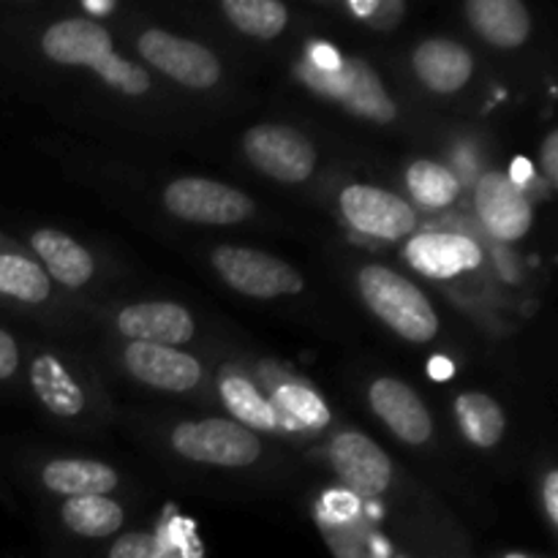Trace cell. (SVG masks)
I'll return each mask as SVG.
<instances>
[{
    "instance_id": "6da1fadb",
    "label": "cell",
    "mask_w": 558,
    "mask_h": 558,
    "mask_svg": "<svg viewBox=\"0 0 558 558\" xmlns=\"http://www.w3.org/2000/svg\"><path fill=\"white\" fill-rule=\"evenodd\" d=\"M38 49L58 65H85L123 96H145L153 85L150 74L142 65L114 52L107 27L87 16L52 22L38 38Z\"/></svg>"
},
{
    "instance_id": "7a4b0ae2",
    "label": "cell",
    "mask_w": 558,
    "mask_h": 558,
    "mask_svg": "<svg viewBox=\"0 0 558 558\" xmlns=\"http://www.w3.org/2000/svg\"><path fill=\"white\" fill-rule=\"evenodd\" d=\"M357 292L371 314L409 343H430L439 336V314L428 294L401 272L385 265L357 270Z\"/></svg>"
},
{
    "instance_id": "3957f363",
    "label": "cell",
    "mask_w": 558,
    "mask_h": 558,
    "mask_svg": "<svg viewBox=\"0 0 558 558\" xmlns=\"http://www.w3.org/2000/svg\"><path fill=\"white\" fill-rule=\"evenodd\" d=\"M298 76L314 93L341 104L347 112L371 120V123L387 125L398 118V104L392 101L385 82L365 60L343 58L336 65L305 60L298 69Z\"/></svg>"
},
{
    "instance_id": "277c9868",
    "label": "cell",
    "mask_w": 558,
    "mask_h": 558,
    "mask_svg": "<svg viewBox=\"0 0 558 558\" xmlns=\"http://www.w3.org/2000/svg\"><path fill=\"white\" fill-rule=\"evenodd\" d=\"M169 445L180 458L216 469H245L262 458V439L234 420L205 417L174 425Z\"/></svg>"
},
{
    "instance_id": "5b68a950",
    "label": "cell",
    "mask_w": 558,
    "mask_h": 558,
    "mask_svg": "<svg viewBox=\"0 0 558 558\" xmlns=\"http://www.w3.org/2000/svg\"><path fill=\"white\" fill-rule=\"evenodd\" d=\"M210 262L221 281L245 298H289V294H300L305 287V278L298 267L259 248L218 245L210 254Z\"/></svg>"
},
{
    "instance_id": "8992f818",
    "label": "cell",
    "mask_w": 558,
    "mask_h": 558,
    "mask_svg": "<svg viewBox=\"0 0 558 558\" xmlns=\"http://www.w3.org/2000/svg\"><path fill=\"white\" fill-rule=\"evenodd\" d=\"M243 153L265 178L283 185L308 180L319 163L314 142L287 123H259L245 131Z\"/></svg>"
},
{
    "instance_id": "52a82bcc",
    "label": "cell",
    "mask_w": 558,
    "mask_h": 558,
    "mask_svg": "<svg viewBox=\"0 0 558 558\" xmlns=\"http://www.w3.org/2000/svg\"><path fill=\"white\" fill-rule=\"evenodd\" d=\"M161 202L174 218L202 227H232L254 216V199L245 191L207 178L172 180Z\"/></svg>"
},
{
    "instance_id": "ba28073f",
    "label": "cell",
    "mask_w": 558,
    "mask_h": 558,
    "mask_svg": "<svg viewBox=\"0 0 558 558\" xmlns=\"http://www.w3.org/2000/svg\"><path fill=\"white\" fill-rule=\"evenodd\" d=\"M338 207L354 232L385 243L412 238L417 229V210L412 202L379 185L349 183L338 194Z\"/></svg>"
},
{
    "instance_id": "9c48e42d",
    "label": "cell",
    "mask_w": 558,
    "mask_h": 558,
    "mask_svg": "<svg viewBox=\"0 0 558 558\" xmlns=\"http://www.w3.org/2000/svg\"><path fill=\"white\" fill-rule=\"evenodd\" d=\"M136 49L161 74L174 80L178 85L191 87V90H210L221 82L223 65L213 49L194 38L174 36V33L161 31V27H147L136 38Z\"/></svg>"
},
{
    "instance_id": "30bf717a",
    "label": "cell",
    "mask_w": 558,
    "mask_h": 558,
    "mask_svg": "<svg viewBox=\"0 0 558 558\" xmlns=\"http://www.w3.org/2000/svg\"><path fill=\"white\" fill-rule=\"evenodd\" d=\"M327 458L343 488L363 499L385 496L392 485V461L371 436L360 430H338L327 447Z\"/></svg>"
},
{
    "instance_id": "8fae6325",
    "label": "cell",
    "mask_w": 558,
    "mask_h": 558,
    "mask_svg": "<svg viewBox=\"0 0 558 558\" xmlns=\"http://www.w3.org/2000/svg\"><path fill=\"white\" fill-rule=\"evenodd\" d=\"M474 210H477L485 232L501 243H518L532 232V199L523 194V189L510 174L499 172V169L480 174L477 185H474Z\"/></svg>"
},
{
    "instance_id": "7c38bea8",
    "label": "cell",
    "mask_w": 558,
    "mask_h": 558,
    "mask_svg": "<svg viewBox=\"0 0 558 558\" xmlns=\"http://www.w3.org/2000/svg\"><path fill=\"white\" fill-rule=\"evenodd\" d=\"M123 365L136 381L161 392H194L205 381V368L189 352L156 343H125Z\"/></svg>"
},
{
    "instance_id": "4fadbf2b",
    "label": "cell",
    "mask_w": 558,
    "mask_h": 558,
    "mask_svg": "<svg viewBox=\"0 0 558 558\" xmlns=\"http://www.w3.org/2000/svg\"><path fill=\"white\" fill-rule=\"evenodd\" d=\"M368 403L376 417L407 445H428L434 436V417L412 385L392 376H379L368 387Z\"/></svg>"
},
{
    "instance_id": "5bb4252c",
    "label": "cell",
    "mask_w": 558,
    "mask_h": 558,
    "mask_svg": "<svg viewBox=\"0 0 558 558\" xmlns=\"http://www.w3.org/2000/svg\"><path fill=\"white\" fill-rule=\"evenodd\" d=\"M403 259L420 276L434 278V281H450V278L477 270L485 256L480 243H474L466 234L423 232L409 238Z\"/></svg>"
},
{
    "instance_id": "9a60e30c",
    "label": "cell",
    "mask_w": 558,
    "mask_h": 558,
    "mask_svg": "<svg viewBox=\"0 0 558 558\" xmlns=\"http://www.w3.org/2000/svg\"><path fill=\"white\" fill-rule=\"evenodd\" d=\"M27 385L36 401L60 420H76L87 407V390L74 365L60 352H33L27 360Z\"/></svg>"
},
{
    "instance_id": "2e32d148",
    "label": "cell",
    "mask_w": 558,
    "mask_h": 558,
    "mask_svg": "<svg viewBox=\"0 0 558 558\" xmlns=\"http://www.w3.org/2000/svg\"><path fill=\"white\" fill-rule=\"evenodd\" d=\"M114 327L131 343H156V347H180L196 336V322L185 305L172 300H147L125 305L114 316Z\"/></svg>"
},
{
    "instance_id": "e0dca14e",
    "label": "cell",
    "mask_w": 558,
    "mask_h": 558,
    "mask_svg": "<svg viewBox=\"0 0 558 558\" xmlns=\"http://www.w3.org/2000/svg\"><path fill=\"white\" fill-rule=\"evenodd\" d=\"M412 69L423 87L450 96L472 82L474 54L456 38H425L412 52Z\"/></svg>"
},
{
    "instance_id": "ac0fdd59",
    "label": "cell",
    "mask_w": 558,
    "mask_h": 558,
    "mask_svg": "<svg viewBox=\"0 0 558 558\" xmlns=\"http://www.w3.org/2000/svg\"><path fill=\"white\" fill-rule=\"evenodd\" d=\"M218 396H221L223 407L232 412L234 423L254 430L256 436H289L287 425L281 423L278 412L272 409L270 398L262 392V387L245 371L232 368V365L221 368V374H218Z\"/></svg>"
},
{
    "instance_id": "d6986e66",
    "label": "cell",
    "mask_w": 558,
    "mask_h": 558,
    "mask_svg": "<svg viewBox=\"0 0 558 558\" xmlns=\"http://www.w3.org/2000/svg\"><path fill=\"white\" fill-rule=\"evenodd\" d=\"M31 248L49 281H58L60 287L82 289L96 276V259L90 251L60 229H36L31 234Z\"/></svg>"
},
{
    "instance_id": "ffe728a7",
    "label": "cell",
    "mask_w": 558,
    "mask_h": 558,
    "mask_svg": "<svg viewBox=\"0 0 558 558\" xmlns=\"http://www.w3.org/2000/svg\"><path fill=\"white\" fill-rule=\"evenodd\" d=\"M466 20L485 44L518 49L532 36V14L521 0H469Z\"/></svg>"
},
{
    "instance_id": "44dd1931",
    "label": "cell",
    "mask_w": 558,
    "mask_h": 558,
    "mask_svg": "<svg viewBox=\"0 0 558 558\" xmlns=\"http://www.w3.org/2000/svg\"><path fill=\"white\" fill-rule=\"evenodd\" d=\"M52 298V281L38 265L36 256L0 234V303L3 305H44Z\"/></svg>"
},
{
    "instance_id": "7402d4cb",
    "label": "cell",
    "mask_w": 558,
    "mask_h": 558,
    "mask_svg": "<svg viewBox=\"0 0 558 558\" xmlns=\"http://www.w3.org/2000/svg\"><path fill=\"white\" fill-rule=\"evenodd\" d=\"M44 488L63 499L80 496H109L120 485V474L112 466L90 458H54L44 463L38 474Z\"/></svg>"
},
{
    "instance_id": "603a6c76",
    "label": "cell",
    "mask_w": 558,
    "mask_h": 558,
    "mask_svg": "<svg viewBox=\"0 0 558 558\" xmlns=\"http://www.w3.org/2000/svg\"><path fill=\"white\" fill-rule=\"evenodd\" d=\"M270 403L289 434H322L330 425L332 414L325 398L294 376H278L270 387Z\"/></svg>"
},
{
    "instance_id": "cb8c5ba5",
    "label": "cell",
    "mask_w": 558,
    "mask_h": 558,
    "mask_svg": "<svg viewBox=\"0 0 558 558\" xmlns=\"http://www.w3.org/2000/svg\"><path fill=\"white\" fill-rule=\"evenodd\" d=\"M456 423L463 439L477 450H494L507 434V414L488 392L466 390L456 398Z\"/></svg>"
},
{
    "instance_id": "d4e9b609",
    "label": "cell",
    "mask_w": 558,
    "mask_h": 558,
    "mask_svg": "<svg viewBox=\"0 0 558 558\" xmlns=\"http://www.w3.org/2000/svg\"><path fill=\"white\" fill-rule=\"evenodd\" d=\"M60 521L71 534L87 539H107L123 529L125 510L112 496H80V499L63 501Z\"/></svg>"
},
{
    "instance_id": "484cf974",
    "label": "cell",
    "mask_w": 558,
    "mask_h": 558,
    "mask_svg": "<svg viewBox=\"0 0 558 558\" xmlns=\"http://www.w3.org/2000/svg\"><path fill=\"white\" fill-rule=\"evenodd\" d=\"M407 191L417 205L428 210H445L461 196V180L445 163L420 158L407 167Z\"/></svg>"
},
{
    "instance_id": "4316f807",
    "label": "cell",
    "mask_w": 558,
    "mask_h": 558,
    "mask_svg": "<svg viewBox=\"0 0 558 558\" xmlns=\"http://www.w3.org/2000/svg\"><path fill=\"white\" fill-rule=\"evenodd\" d=\"M221 11L232 27L259 41H272L289 27V9L278 0H223Z\"/></svg>"
},
{
    "instance_id": "83f0119b",
    "label": "cell",
    "mask_w": 558,
    "mask_h": 558,
    "mask_svg": "<svg viewBox=\"0 0 558 558\" xmlns=\"http://www.w3.org/2000/svg\"><path fill=\"white\" fill-rule=\"evenodd\" d=\"M109 558H169V554L153 534L131 532L114 539Z\"/></svg>"
},
{
    "instance_id": "f1b7e54d",
    "label": "cell",
    "mask_w": 558,
    "mask_h": 558,
    "mask_svg": "<svg viewBox=\"0 0 558 558\" xmlns=\"http://www.w3.org/2000/svg\"><path fill=\"white\" fill-rule=\"evenodd\" d=\"M22 368V347L11 330L0 325V385L16 379Z\"/></svg>"
},
{
    "instance_id": "f546056e",
    "label": "cell",
    "mask_w": 558,
    "mask_h": 558,
    "mask_svg": "<svg viewBox=\"0 0 558 558\" xmlns=\"http://www.w3.org/2000/svg\"><path fill=\"white\" fill-rule=\"evenodd\" d=\"M360 14L368 16V25L374 27H392L398 20H401V14L407 9H403L401 3H371V5H360Z\"/></svg>"
},
{
    "instance_id": "4dcf8cb0",
    "label": "cell",
    "mask_w": 558,
    "mask_h": 558,
    "mask_svg": "<svg viewBox=\"0 0 558 558\" xmlns=\"http://www.w3.org/2000/svg\"><path fill=\"white\" fill-rule=\"evenodd\" d=\"M539 167H543L545 180L550 185L558 183V131H550L539 147Z\"/></svg>"
},
{
    "instance_id": "1f68e13d",
    "label": "cell",
    "mask_w": 558,
    "mask_h": 558,
    "mask_svg": "<svg viewBox=\"0 0 558 558\" xmlns=\"http://www.w3.org/2000/svg\"><path fill=\"white\" fill-rule=\"evenodd\" d=\"M543 510L550 526H558V474L548 472L543 480Z\"/></svg>"
},
{
    "instance_id": "d6a6232c",
    "label": "cell",
    "mask_w": 558,
    "mask_h": 558,
    "mask_svg": "<svg viewBox=\"0 0 558 558\" xmlns=\"http://www.w3.org/2000/svg\"><path fill=\"white\" fill-rule=\"evenodd\" d=\"M501 558H534V556H529V554H505Z\"/></svg>"
},
{
    "instance_id": "836d02e7",
    "label": "cell",
    "mask_w": 558,
    "mask_h": 558,
    "mask_svg": "<svg viewBox=\"0 0 558 558\" xmlns=\"http://www.w3.org/2000/svg\"><path fill=\"white\" fill-rule=\"evenodd\" d=\"M398 558H409V556H398Z\"/></svg>"
}]
</instances>
